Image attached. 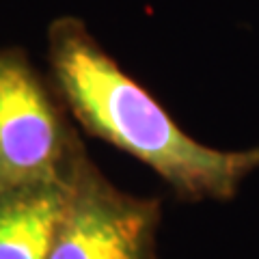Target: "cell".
Masks as SVG:
<instances>
[{"label": "cell", "mask_w": 259, "mask_h": 259, "mask_svg": "<svg viewBox=\"0 0 259 259\" xmlns=\"http://www.w3.org/2000/svg\"><path fill=\"white\" fill-rule=\"evenodd\" d=\"M48 56L61 95L87 132L147 164L177 197L227 201L259 168V145L223 151L186 134L147 89L104 52L80 20L52 22Z\"/></svg>", "instance_id": "cell-1"}, {"label": "cell", "mask_w": 259, "mask_h": 259, "mask_svg": "<svg viewBox=\"0 0 259 259\" xmlns=\"http://www.w3.org/2000/svg\"><path fill=\"white\" fill-rule=\"evenodd\" d=\"M82 153L30 63L0 50V192L69 182Z\"/></svg>", "instance_id": "cell-2"}, {"label": "cell", "mask_w": 259, "mask_h": 259, "mask_svg": "<svg viewBox=\"0 0 259 259\" xmlns=\"http://www.w3.org/2000/svg\"><path fill=\"white\" fill-rule=\"evenodd\" d=\"M158 199L115 188L87 153L76 162L48 259H158Z\"/></svg>", "instance_id": "cell-3"}, {"label": "cell", "mask_w": 259, "mask_h": 259, "mask_svg": "<svg viewBox=\"0 0 259 259\" xmlns=\"http://www.w3.org/2000/svg\"><path fill=\"white\" fill-rule=\"evenodd\" d=\"M67 184H39L0 192V259H48Z\"/></svg>", "instance_id": "cell-4"}]
</instances>
